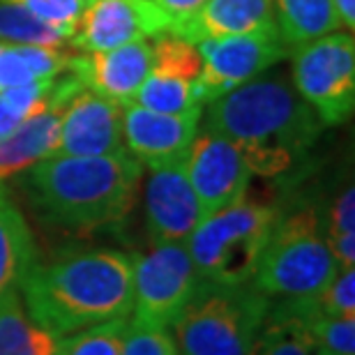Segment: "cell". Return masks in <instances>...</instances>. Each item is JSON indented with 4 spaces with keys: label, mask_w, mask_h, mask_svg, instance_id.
<instances>
[{
    "label": "cell",
    "mask_w": 355,
    "mask_h": 355,
    "mask_svg": "<svg viewBox=\"0 0 355 355\" xmlns=\"http://www.w3.org/2000/svg\"><path fill=\"white\" fill-rule=\"evenodd\" d=\"M201 123L238 148L252 175L284 178L304 164L323 134L316 111L286 76L266 72L203 106Z\"/></svg>",
    "instance_id": "cell-1"
},
{
    "label": "cell",
    "mask_w": 355,
    "mask_h": 355,
    "mask_svg": "<svg viewBox=\"0 0 355 355\" xmlns=\"http://www.w3.org/2000/svg\"><path fill=\"white\" fill-rule=\"evenodd\" d=\"M21 300L37 325L58 337L132 316V254L81 250L35 263Z\"/></svg>",
    "instance_id": "cell-2"
},
{
    "label": "cell",
    "mask_w": 355,
    "mask_h": 355,
    "mask_svg": "<svg viewBox=\"0 0 355 355\" xmlns=\"http://www.w3.org/2000/svg\"><path fill=\"white\" fill-rule=\"evenodd\" d=\"M144 166L130 153L46 157L26 171L33 201L51 222L74 231L123 224L141 189Z\"/></svg>",
    "instance_id": "cell-3"
},
{
    "label": "cell",
    "mask_w": 355,
    "mask_h": 355,
    "mask_svg": "<svg viewBox=\"0 0 355 355\" xmlns=\"http://www.w3.org/2000/svg\"><path fill=\"white\" fill-rule=\"evenodd\" d=\"M337 270L321 210L302 203L279 210L252 284L270 300H307L328 286Z\"/></svg>",
    "instance_id": "cell-4"
},
{
    "label": "cell",
    "mask_w": 355,
    "mask_h": 355,
    "mask_svg": "<svg viewBox=\"0 0 355 355\" xmlns=\"http://www.w3.org/2000/svg\"><path fill=\"white\" fill-rule=\"evenodd\" d=\"M268 307L270 297L254 284L198 282L168 330L180 355H250Z\"/></svg>",
    "instance_id": "cell-5"
},
{
    "label": "cell",
    "mask_w": 355,
    "mask_h": 355,
    "mask_svg": "<svg viewBox=\"0 0 355 355\" xmlns=\"http://www.w3.org/2000/svg\"><path fill=\"white\" fill-rule=\"evenodd\" d=\"M279 210V205L245 194L229 208L203 217L187 238L198 279L226 286L252 284Z\"/></svg>",
    "instance_id": "cell-6"
},
{
    "label": "cell",
    "mask_w": 355,
    "mask_h": 355,
    "mask_svg": "<svg viewBox=\"0 0 355 355\" xmlns=\"http://www.w3.org/2000/svg\"><path fill=\"white\" fill-rule=\"evenodd\" d=\"M293 88L325 127L344 125L355 109V37L337 31L293 51Z\"/></svg>",
    "instance_id": "cell-7"
},
{
    "label": "cell",
    "mask_w": 355,
    "mask_h": 355,
    "mask_svg": "<svg viewBox=\"0 0 355 355\" xmlns=\"http://www.w3.org/2000/svg\"><path fill=\"white\" fill-rule=\"evenodd\" d=\"M198 282L187 243H157L132 254V318L171 328Z\"/></svg>",
    "instance_id": "cell-8"
},
{
    "label": "cell",
    "mask_w": 355,
    "mask_h": 355,
    "mask_svg": "<svg viewBox=\"0 0 355 355\" xmlns=\"http://www.w3.org/2000/svg\"><path fill=\"white\" fill-rule=\"evenodd\" d=\"M196 49L203 60L201 76L196 81V97L203 106L270 72L293 51L284 42L277 26L231 37L203 40Z\"/></svg>",
    "instance_id": "cell-9"
},
{
    "label": "cell",
    "mask_w": 355,
    "mask_h": 355,
    "mask_svg": "<svg viewBox=\"0 0 355 355\" xmlns=\"http://www.w3.org/2000/svg\"><path fill=\"white\" fill-rule=\"evenodd\" d=\"M184 171L205 217L229 208L250 191L252 168L245 157L229 139L205 123L198 125L184 155Z\"/></svg>",
    "instance_id": "cell-10"
},
{
    "label": "cell",
    "mask_w": 355,
    "mask_h": 355,
    "mask_svg": "<svg viewBox=\"0 0 355 355\" xmlns=\"http://www.w3.org/2000/svg\"><path fill=\"white\" fill-rule=\"evenodd\" d=\"M203 60L196 44L162 33L153 40V67L144 86L139 88L134 104L159 113H187L203 109L196 97V81L201 76Z\"/></svg>",
    "instance_id": "cell-11"
},
{
    "label": "cell",
    "mask_w": 355,
    "mask_h": 355,
    "mask_svg": "<svg viewBox=\"0 0 355 355\" xmlns=\"http://www.w3.org/2000/svg\"><path fill=\"white\" fill-rule=\"evenodd\" d=\"M166 31L168 19L150 0H90L69 44L81 53H97Z\"/></svg>",
    "instance_id": "cell-12"
},
{
    "label": "cell",
    "mask_w": 355,
    "mask_h": 355,
    "mask_svg": "<svg viewBox=\"0 0 355 355\" xmlns=\"http://www.w3.org/2000/svg\"><path fill=\"white\" fill-rule=\"evenodd\" d=\"M144 208L146 226L153 245L187 243V238L203 222L205 212L198 203L184 171V157L148 168Z\"/></svg>",
    "instance_id": "cell-13"
},
{
    "label": "cell",
    "mask_w": 355,
    "mask_h": 355,
    "mask_svg": "<svg viewBox=\"0 0 355 355\" xmlns=\"http://www.w3.org/2000/svg\"><path fill=\"white\" fill-rule=\"evenodd\" d=\"M123 150V106L88 88L74 92L62 111L53 155L99 157V155H116Z\"/></svg>",
    "instance_id": "cell-14"
},
{
    "label": "cell",
    "mask_w": 355,
    "mask_h": 355,
    "mask_svg": "<svg viewBox=\"0 0 355 355\" xmlns=\"http://www.w3.org/2000/svg\"><path fill=\"white\" fill-rule=\"evenodd\" d=\"M203 109L187 113H159L139 104H123L125 150L144 168L182 159L201 125Z\"/></svg>",
    "instance_id": "cell-15"
},
{
    "label": "cell",
    "mask_w": 355,
    "mask_h": 355,
    "mask_svg": "<svg viewBox=\"0 0 355 355\" xmlns=\"http://www.w3.org/2000/svg\"><path fill=\"white\" fill-rule=\"evenodd\" d=\"M153 67V40L132 42L109 51L69 55V67L76 79L97 95L116 104H130L144 86Z\"/></svg>",
    "instance_id": "cell-16"
},
{
    "label": "cell",
    "mask_w": 355,
    "mask_h": 355,
    "mask_svg": "<svg viewBox=\"0 0 355 355\" xmlns=\"http://www.w3.org/2000/svg\"><path fill=\"white\" fill-rule=\"evenodd\" d=\"M81 88L83 83L72 72L60 74L58 92L51 102L40 113H35L33 118H28L24 125H19L14 132L0 137V187L12 178L26 173L37 162L51 157L55 144H58L60 118L65 104Z\"/></svg>",
    "instance_id": "cell-17"
},
{
    "label": "cell",
    "mask_w": 355,
    "mask_h": 355,
    "mask_svg": "<svg viewBox=\"0 0 355 355\" xmlns=\"http://www.w3.org/2000/svg\"><path fill=\"white\" fill-rule=\"evenodd\" d=\"M270 26H275L272 0H205L189 19L168 33L198 44L203 40L245 35Z\"/></svg>",
    "instance_id": "cell-18"
},
{
    "label": "cell",
    "mask_w": 355,
    "mask_h": 355,
    "mask_svg": "<svg viewBox=\"0 0 355 355\" xmlns=\"http://www.w3.org/2000/svg\"><path fill=\"white\" fill-rule=\"evenodd\" d=\"M35 263L37 250L31 226L5 187H0V302L14 291H21Z\"/></svg>",
    "instance_id": "cell-19"
},
{
    "label": "cell",
    "mask_w": 355,
    "mask_h": 355,
    "mask_svg": "<svg viewBox=\"0 0 355 355\" xmlns=\"http://www.w3.org/2000/svg\"><path fill=\"white\" fill-rule=\"evenodd\" d=\"M250 355H316L300 300H270Z\"/></svg>",
    "instance_id": "cell-20"
},
{
    "label": "cell",
    "mask_w": 355,
    "mask_h": 355,
    "mask_svg": "<svg viewBox=\"0 0 355 355\" xmlns=\"http://www.w3.org/2000/svg\"><path fill=\"white\" fill-rule=\"evenodd\" d=\"M272 14L277 31L291 49L344 31L332 0H272Z\"/></svg>",
    "instance_id": "cell-21"
},
{
    "label": "cell",
    "mask_w": 355,
    "mask_h": 355,
    "mask_svg": "<svg viewBox=\"0 0 355 355\" xmlns=\"http://www.w3.org/2000/svg\"><path fill=\"white\" fill-rule=\"evenodd\" d=\"M60 339L33 321L21 291L0 302V355H55Z\"/></svg>",
    "instance_id": "cell-22"
},
{
    "label": "cell",
    "mask_w": 355,
    "mask_h": 355,
    "mask_svg": "<svg viewBox=\"0 0 355 355\" xmlns=\"http://www.w3.org/2000/svg\"><path fill=\"white\" fill-rule=\"evenodd\" d=\"M67 67L69 55L62 49L0 42V90L35 79H55L65 74Z\"/></svg>",
    "instance_id": "cell-23"
},
{
    "label": "cell",
    "mask_w": 355,
    "mask_h": 355,
    "mask_svg": "<svg viewBox=\"0 0 355 355\" xmlns=\"http://www.w3.org/2000/svg\"><path fill=\"white\" fill-rule=\"evenodd\" d=\"M74 31L76 28L72 26H55L42 21L19 5L0 3V42L62 49V44H69Z\"/></svg>",
    "instance_id": "cell-24"
},
{
    "label": "cell",
    "mask_w": 355,
    "mask_h": 355,
    "mask_svg": "<svg viewBox=\"0 0 355 355\" xmlns=\"http://www.w3.org/2000/svg\"><path fill=\"white\" fill-rule=\"evenodd\" d=\"M323 231L339 270L355 268V187L339 189L323 215Z\"/></svg>",
    "instance_id": "cell-25"
},
{
    "label": "cell",
    "mask_w": 355,
    "mask_h": 355,
    "mask_svg": "<svg viewBox=\"0 0 355 355\" xmlns=\"http://www.w3.org/2000/svg\"><path fill=\"white\" fill-rule=\"evenodd\" d=\"M58 79H35L21 86L0 90V137L17 130L28 118L40 113L58 92Z\"/></svg>",
    "instance_id": "cell-26"
},
{
    "label": "cell",
    "mask_w": 355,
    "mask_h": 355,
    "mask_svg": "<svg viewBox=\"0 0 355 355\" xmlns=\"http://www.w3.org/2000/svg\"><path fill=\"white\" fill-rule=\"evenodd\" d=\"M300 304L316 351L330 355H355V318L325 316L316 309L311 297L300 300Z\"/></svg>",
    "instance_id": "cell-27"
},
{
    "label": "cell",
    "mask_w": 355,
    "mask_h": 355,
    "mask_svg": "<svg viewBox=\"0 0 355 355\" xmlns=\"http://www.w3.org/2000/svg\"><path fill=\"white\" fill-rule=\"evenodd\" d=\"M127 321L130 316L113 318V321L95 325V328L62 337L55 355H123Z\"/></svg>",
    "instance_id": "cell-28"
},
{
    "label": "cell",
    "mask_w": 355,
    "mask_h": 355,
    "mask_svg": "<svg viewBox=\"0 0 355 355\" xmlns=\"http://www.w3.org/2000/svg\"><path fill=\"white\" fill-rule=\"evenodd\" d=\"M123 355H180V351L168 328L130 318L123 339Z\"/></svg>",
    "instance_id": "cell-29"
},
{
    "label": "cell",
    "mask_w": 355,
    "mask_h": 355,
    "mask_svg": "<svg viewBox=\"0 0 355 355\" xmlns=\"http://www.w3.org/2000/svg\"><path fill=\"white\" fill-rule=\"evenodd\" d=\"M316 309L325 316L355 318V268L337 270L330 284L311 297Z\"/></svg>",
    "instance_id": "cell-30"
},
{
    "label": "cell",
    "mask_w": 355,
    "mask_h": 355,
    "mask_svg": "<svg viewBox=\"0 0 355 355\" xmlns=\"http://www.w3.org/2000/svg\"><path fill=\"white\" fill-rule=\"evenodd\" d=\"M0 3L19 5L37 19L49 21V24L76 28L90 0H0Z\"/></svg>",
    "instance_id": "cell-31"
},
{
    "label": "cell",
    "mask_w": 355,
    "mask_h": 355,
    "mask_svg": "<svg viewBox=\"0 0 355 355\" xmlns=\"http://www.w3.org/2000/svg\"><path fill=\"white\" fill-rule=\"evenodd\" d=\"M150 3L159 7L162 14L168 19V31H173L178 24L189 19L205 0H150Z\"/></svg>",
    "instance_id": "cell-32"
},
{
    "label": "cell",
    "mask_w": 355,
    "mask_h": 355,
    "mask_svg": "<svg viewBox=\"0 0 355 355\" xmlns=\"http://www.w3.org/2000/svg\"><path fill=\"white\" fill-rule=\"evenodd\" d=\"M339 17V24H342L344 31L353 33L355 28V0H332Z\"/></svg>",
    "instance_id": "cell-33"
},
{
    "label": "cell",
    "mask_w": 355,
    "mask_h": 355,
    "mask_svg": "<svg viewBox=\"0 0 355 355\" xmlns=\"http://www.w3.org/2000/svg\"><path fill=\"white\" fill-rule=\"evenodd\" d=\"M316 355H330V353H323V351H316Z\"/></svg>",
    "instance_id": "cell-34"
}]
</instances>
